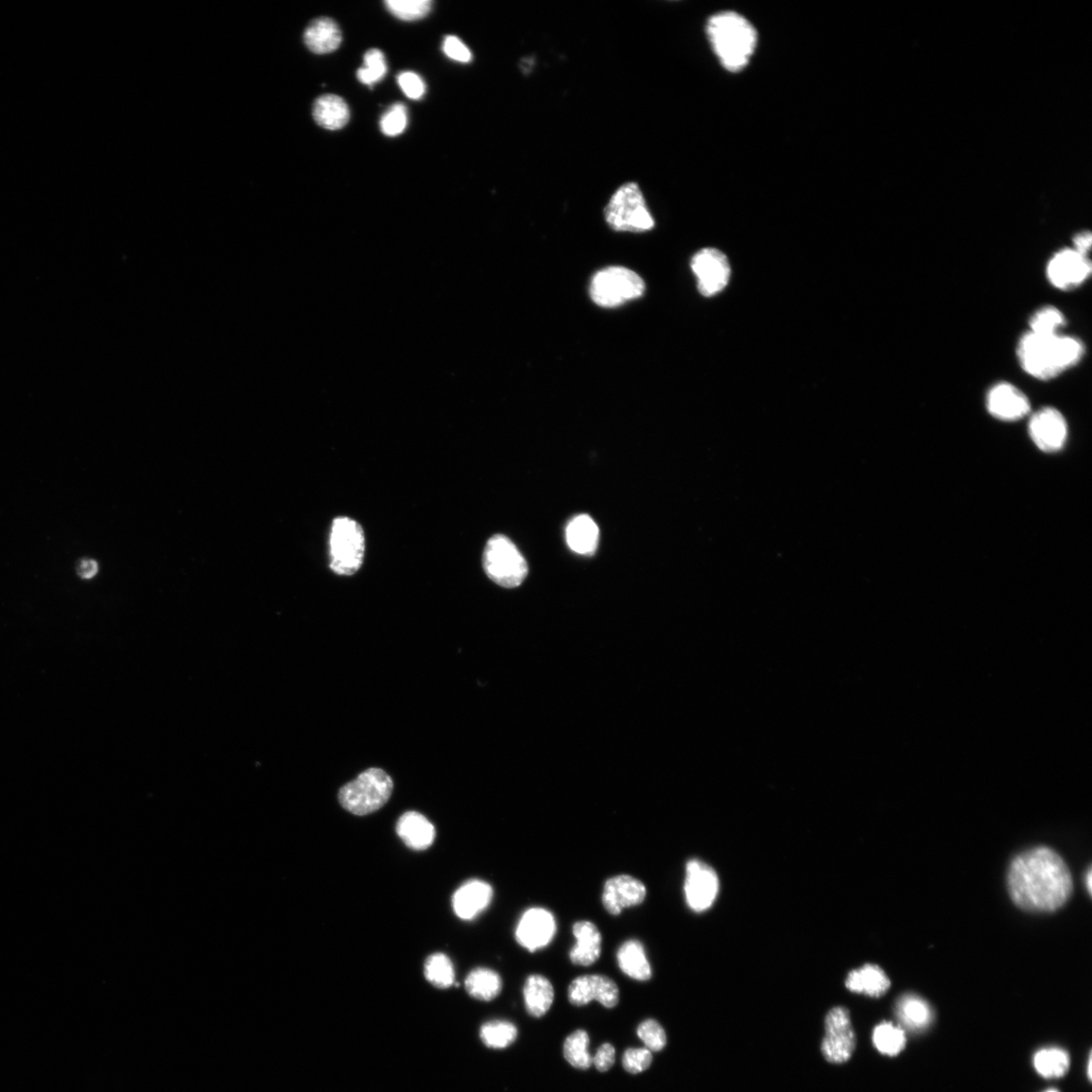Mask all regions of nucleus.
<instances>
[{
    "mask_svg": "<svg viewBox=\"0 0 1092 1092\" xmlns=\"http://www.w3.org/2000/svg\"><path fill=\"white\" fill-rule=\"evenodd\" d=\"M1008 887L1018 908L1050 912L1066 904L1073 884L1064 860L1053 849L1038 846L1021 853L1012 862Z\"/></svg>",
    "mask_w": 1092,
    "mask_h": 1092,
    "instance_id": "nucleus-1",
    "label": "nucleus"
},
{
    "mask_svg": "<svg viewBox=\"0 0 1092 1092\" xmlns=\"http://www.w3.org/2000/svg\"><path fill=\"white\" fill-rule=\"evenodd\" d=\"M1084 344L1077 337L1037 335L1028 332L1017 345L1022 370L1041 380L1053 379L1076 367L1084 356Z\"/></svg>",
    "mask_w": 1092,
    "mask_h": 1092,
    "instance_id": "nucleus-2",
    "label": "nucleus"
},
{
    "mask_svg": "<svg viewBox=\"0 0 1092 1092\" xmlns=\"http://www.w3.org/2000/svg\"><path fill=\"white\" fill-rule=\"evenodd\" d=\"M707 34L721 64L732 73L747 66L757 46V32L743 16L726 11L714 15Z\"/></svg>",
    "mask_w": 1092,
    "mask_h": 1092,
    "instance_id": "nucleus-3",
    "label": "nucleus"
},
{
    "mask_svg": "<svg viewBox=\"0 0 1092 1092\" xmlns=\"http://www.w3.org/2000/svg\"><path fill=\"white\" fill-rule=\"evenodd\" d=\"M604 217L616 232L646 233L655 225L643 190L633 182L623 183L615 190L605 207Z\"/></svg>",
    "mask_w": 1092,
    "mask_h": 1092,
    "instance_id": "nucleus-4",
    "label": "nucleus"
},
{
    "mask_svg": "<svg viewBox=\"0 0 1092 1092\" xmlns=\"http://www.w3.org/2000/svg\"><path fill=\"white\" fill-rule=\"evenodd\" d=\"M393 790L392 778L384 770L371 768L340 789L339 803L355 816H368L389 802Z\"/></svg>",
    "mask_w": 1092,
    "mask_h": 1092,
    "instance_id": "nucleus-5",
    "label": "nucleus"
},
{
    "mask_svg": "<svg viewBox=\"0 0 1092 1092\" xmlns=\"http://www.w3.org/2000/svg\"><path fill=\"white\" fill-rule=\"evenodd\" d=\"M646 283L639 274L623 267L605 268L590 284L592 301L601 308H618L644 296Z\"/></svg>",
    "mask_w": 1092,
    "mask_h": 1092,
    "instance_id": "nucleus-6",
    "label": "nucleus"
},
{
    "mask_svg": "<svg viewBox=\"0 0 1092 1092\" xmlns=\"http://www.w3.org/2000/svg\"><path fill=\"white\" fill-rule=\"evenodd\" d=\"M366 553V536L360 525L350 517H337L329 539L331 567L335 574L352 576L361 567Z\"/></svg>",
    "mask_w": 1092,
    "mask_h": 1092,
    "instance_id": "nucleus-7",
    "label": "nucleus"
},
{
    "mask_svg": "<svg viewBox=\"0 0 1092 1092\" xmlns=\"http://www.w3.org/2000/svg\"><path fill=\"white\" fill-rule=\"evenodd\" d=\"M485 574L497 585L512 589L524 583L528 566L515 545L505 535L491 537L482 554Z\"/></svg>",
    "mask_w": 1092,
    "mask_h": 1092,
    "instance_id": "nucleus-8",
    "label": "nucleus"
},
{
    "mask_svg": "<svg viewBox=\"0 0 1092 1092\" xmlns=\"http://www.w3.org/2000/svg\"><path fill=\"white\" fill-rule=\"evenodd\" d=\"M719 879L713 867L693 859L687 863L684 893L689 909L701 913L712 908L718 896Z\"/></svg>",
    "mask_w": 1092,
    "mask_h": 1092,
    "instance_id": "nucleus-9",
    "label": "nucleus"
},
{
    "mask_svg": "<svg viewBox=\"0 0 1092 1092\" xmlns=\"http://www.w3.org/2000/svg\"><path fill=\"white\" fill-rule=\"evenodd\" d=\"M1092 271L1088 256L1072 248L1056 252L1046 268L1049 283L1060 290H1072L1083 285Z\"/></svg>",
    "mask_w": 1092,
    "mask_h": 1092,
    "instance_id": "nucleus-10",
    "label": "nucleus"
},
{
    "mask_svg": "<svg viewBox=\"0 0 1092 1092\" xmlns=\"http://www.w3.org/2000/svg\"><path fill=\"white\" fill-rule=\"evenodd\" d=\"M691 268L697 277L698 289L704 297L716 296L730 282V263L717 249L706 248L696 253L692 259Z\"/></svg>",
    "mask_w": 1092,
    "mask_h": 1092,
    "instance_id": "nucleus-11",
    "label": "nucleus"
},
{
    "mask_svg": "<svg viewBox=\"0 0 1092 1092\" xmlns=\"http://www.w3.org/2000/svg\"><path fill=\"white\" fill-rule=\"evenodd\" d=\"M1029 432L1038 449L1045 453H1055L1066 443L1068 425L1060 411L1047 407L1032 416Z\"/></svg>",
    "mask_w": 1092,
    "mask_h": 1092,
    "instance_id": "nucleus-12",
    "label": "nucleus"
},
{
    "mask_svg": "<svg viewBox=\"0 0 1092 1092\" xmlns=\"http://www.w3.org/2000/svg\"><path fill=\"white\" fill-rule=\"evenodd\" d=\"M557 932V922L546 909L533 908L524 913L517 925L515 938L531 953L546 947Z\"/></svg>",
    "mask_w": 1092,
    "mask_h": 1092,
    "instance_id": "nucleus-13",
    "label": "nucleus"
},
{
    "mask_svg": "<svg viewBox=\"0 0 1092 1092\" xmlns=\"http://www.w3.org/2000/svg\"><path fill=\"white\" fill-rule=\"evenodd\" d=\"M619 988L610 977L598 974L583 975L568 986L567 999L575 1007H584L598 1001L606 1009H613L619 1002Z\"/></svg>",
    "mask_w": 1092,
    "mask_h": 1092,
    "instance_id": "nucleus-14",
    "label": "nucleus"
},
{
    "mask_svg": "<svg viewBox=\"0 0 1092 1092\" xmlns=\"http://www.w3.org/2000/svg\"><path fill=\"white\" fill-rule=\"evenodd\" d=\"M646 897L643 882L630 875H618L605 882L602 904L610 914L618 915L623 910L643 904Z\"/></svg>",
    "mask_w": 1092,
    "mask_h": 1092,
    "instance_id": "nucleus-15",
    "label": "nucleus"
},
{
    "mask_svg": "<svg viewBox=\"0 0 1092 1092\" xmlns=\"http://www.w3.org/2000/svg\"><path fill=\"white\" fill-rule=\"evenodd\" d=\"M986 406L988 412L1001 421H1017L1031 412L1027 395L1010 383L995 385L987 394Z\"/></svg>",
    "mask_w": 1092,
    "mask_h": 1092,
    "instance_id": "nucleus-16",
    "label": "nucleus"
},
{
    "mask_svg": "<svg viewBox=\"0 0 1092 1092\" xmlns=\"http://www.w3.org/2000/svg\"><path fill=\"white\" fill-rule=\"evenodd\" d=\"M494 891L489 883L470 880L462 884L454 895L456 914L464 921L474 920L492 903Z\"/></svg>",
    "mask_w": 1092,
    "mask_h": 1092,
    "instance_id": "nucleus-17",
    "label": "nucleus"
},
{
    "mask_svg": "<svg viewBox=\"0 0 1092 1092\" xmlns=\"http://www.w3.org/2000/svg\"><path fill=\"white\" fill-rule=\"evenodd\" d=\"M576 945L569 951V960L578 966H591L601 955L602 935L592 922L581 921L574 925Z\"/></svg>",
    "mask_w": 1092,
    "mask_h": 1092,
    "instance_id": "nucleus-18",
    "label": "nucleus"
},
{
    "mask_svg": "<svg viewBox=\"0 0 1092 1092\" xmlns=\"http://www.w3.org/2000/svg\"><path fill=\"white\" fill-rule=\"evenodd\" d=\"M396 834L413 849L428 848L436 840V828L421 813L409 811L396 824Z\"/></svg>",
    "mask_w": 1092,
    "mask_h": 1092,
    "instance_id": "nucleus-19",
    "label": "nucleus"
},
{
    "mask_svg": "<svg viewBox=\"0 0 1092 1092\" xmlns=\"http://www.w3.org/2000/svg\"><path fill=\"white\" fill-rule=\"evenodd\" d=\"M341 41V31L331 17H319L311 22L304 32L306 46L318 55L332 54L338 49Z\"/></svg>",
    "mask_w": 1092,
    "mask_h": 1092,
    "instance_id": "nucleus-20",
    "label": "nucleus"
},
{
    "mask_svg": "<svg viewBox=\"0 0 1092 1092\" xmlns=\"http://www.w3.org/2000/svg\"><path fill=\"white\" fill-rule=\"evenodd\" d=\"M846 987L855 994L879 997L888 993L890 980L879 966L867 964L847 975Z\"/></svg>",
    "mask_w": 1092,
    "mask_h": 1092,
    "instance_id": "nucleus-21",
    "label": "nucleus"
},
{
    "mask_svg": "<svg viewBox=\"0 0 1092 1092\" xmlns=\"http://www.w3.org/2000/svg\"><path fill=\"white\" fill-rule=\"evenodd\" d=\"M566 537L571 550L584 556H593L598 547L599 528L590 516L579 515L570 520Z\"/></svg>",
    "mask_w": 1092,
    "mask_h": 1092,
    "instance_id": "nucleus-22",
    "label": "nucleus"
},
{
    "mask_svg": "<svg viewBox=\"0 0 1092 1092\" xmlns=\"http://www.w3.org/2000/svg\"><path fill=\"white\" fill-rule=\"evenodd\" d=\"M617 962L622 973L632 979L648 981L653 976L645 947L637 940H630L621 945L617 952Z\"/></svg>",
    "mask_w": 1092,
    "mask_h": 1092,
    "instance_id": "nucleus-23",
    "label": "nucleus"
},
{
    "mask_svg": "<svg viewBox=\"0 0 1092 1092\" xmlns=\"http://www.w3.org/2000/svg\"><path fill=\"white\" fill-rule=\"evenodd\" d=\"M313 117L316 123L327 130H340L348 125L351 112L348 103L335 95H324L318 97L313 107Z\"/></svg>",
    "mask_w": 1092,
    "mask_h": 1092,
    "instance_id": "nucleus-24",
    "label": "nucleus"
},
{
    "mask_svg": "<svg viewBox=\"0 0 1092 1092\" xmlns=\"http://www.w3.org/2000/svg\"><path fill=\"white\" fill-rule=\"evenodd\" d=\"M524 997L528 1015L536 1018L543 1017L550 1010L553 1003V986L543 975H530L524 988Z\"/></svg>",
    "mask_w": 1092,
    "mask_h": 1092,
    "instance_id": "nucleus-25",
    "label": "nucleus"
},
{
    "mask_svg": "<svg viewBox=\"0 0 1092 1092\" xmlns=\"http://www.w3.org/2000/svg\"><path fill=\"white\" fill-rule=\"evenodd\" d=\"M896 1014L907 1028L914 1031L928 1028L932 1020L930 1004L914 995H906L898 999Z\"/></svg>",
    "mask_w": 1092,
    "mask_h": 1092,
    "instance_id": "nucleus-26",
    "label": "nucleus"
},
{
    "mask_svg": "<svg viewBox=\"0 0 1092 1092\" xmlns=\"http://www.w3.org/2000/svg\"><path fill=\"white\" fill-rule=\"evenodd\" d=\"M465 988L476 999L491 1001L502 992V979L494 970L477 968L466 977Z\"/></svg>",
    "mask_w": 1092,
    "mask_h": 1092,
    "instance_id": "nucleus-27",
    "label": "nucleus"
},
{
    "mask_svg": "<svg viewBox=\"0 0 1092 1092\" xmlns=\"http://www.w3.org/2000/svg\"><path fill=\"white\" fill-rule=\"evenodd\" d=\"M856 1048V1036L852 1029L836 1033H825L822 1044L824 1059L835 1064L846 1062Z\"/></svg>",
    "mask_w": 1092,
    "mask_h": 1092,
    "instance_id": "nucleus-28",
    "label": "nucleus"
},
{
    "mask_svg": "<svg viewBox=\"0 0 1092 1092\" xmlns=\"http://www.w3.org/2000/svg\"><path fill=\"white\" fill-rule=\"evenodd\" d=\"M1034 1066L1043 1078H1061L1070 1067V1057L1060 1048H1045L1035 1055Z\"/></svg>",
    "mask_w": 1092,
    "mask_h": 1092,
    "instance_id": "nucleus-29",
    "label": "nucleus"
},
{
    "mask_svg": "<svg viewBox=\"0 0 1092 1092\" xmlns=\"http://www.w3.org/2000/svg\"><path fill=\"white\" fill-rule=\"evenodd\" d=\"M480 1038L488 1048L506 1049L516 1041L518 1029L508 1020H490L482 1026Z\"/></svg>",
    "mask_w": 1092,
    "mask_h": 1092,
    "instance_id": "nucleus-30",
    "label": "nucleus"
},
{
    "mask_svg": "<svg viewBox=\"0 0 1092 1092\" xmlns=\"http://www.w3.org/2000/svg\"><path fill=\"white\" fill-rule=\"evenodd\" d=\"M590 1038L585 1030L571 1033L564 1043L565 1060L569 1065L580 1070H587L593 1064V1057L589 1052Z\"/></svg>",
    "mask_w": 1092,
    "mask_h": 1092,
    "instance_id": "nucleus-31",
    "label": "nucleus"
},
{
    "mask_svg": "<svg viewBox=\"0 0 1092 1092\" xmlns=\"http://www.w3.org/2000/svg\"><path fill=\"white\" fill-rule=\"evenodd\" d=\"M873 1043L881 1054L894 1057L906 1048L907 1036L904 1029L886 1021L875 1028Z\"/></svg>",
    "mask_w": 1092,
    "mask_h": 1092,
    "instance_id": "nucleus-32",
    "label": "nucleus"
},
{
    "mask_svg": "<svg viewBox=\"0 0 1092 1092\" xmlns=\"http://www.w3.org/2000/svg\"><path fill=\"white\" fill-rule=\"evenodd\" d=\"M1029 323L1030 332L1037 335L1053 336L1060 334L1066 319L1059 308L1046 306L1037 310Z\"/></svg>",
    "mask_w": 1092,
    "mask_h": 1092,
    "instance_id": "nucleus-33",
    "label": "nucleus"
},
{
    "mask_svg": "<svg viewBox=\"0 0 1092 1092\" xmlns=\"http://www.w3.org/2000/svg\"><path fill=\"white\" fill-rule=\"evenodd\" d=\"M424 974L431 984L439 988H448L455 983L454 965L443 954H435L426 960Z\"/></svg>",
    "mask_w": 1092,
    "mask_h": 1092,
    "instance_id": "nucleus-34",
    "label": "nucleus"
},
{
    "mask_svg": "<svg viewBox=\"0 0 1092 1092\" xmlns=\"http://www.w3.org/2000/svg\"><path fill=\"white\" fill-rule=\"evenodd\" d=\"M388 11L398 20L413 22L423 19L432 10L431 0H387Z\"/></svg>",
    "mask_w": 1092,
    "mask_h": 1092,
    "instance_id": "nucleus-35",
    "label": "nucleus"
},
{
    "mask_svg": "<svg viewBox=\"0 0 1092 1092\" xmlns=\"http://www.w3.org/2000/svg\"><path fill=\"white\" fill-rule=\"evenodd\" d=\"M364 65L358 69L357 78L363 84L373 86L383 79L388 72L387 62L383 52L371 49L364 55Z\"/></svg>",
    "mask_w": 1092,
    "mask_h": 1092,
    "instance_id": "nucleus-36",
    "label": "nucleus"
},
{
    "mask_svg": "<svg viewBox=\"0 0 1092 1092\" xmlns=\"http://www.w3.org/2000/svg\"><path fill=\"white\" fill-rule=\"evenodd\" d=\"M637 1036L651 1052H660L667 1045V1035L660 1022L649 1018L637 1028Z\"/></svg>",
    "mask_w": 1092,
    "mask_h": 1092,
    "instance_id": "nucleus-37",
    "label": "nucleus"
},
{
    "mask_svg": "<svg viewBox=\"0 0 1092 1092\" xmlns=\"http://www.w3.org/2000/svg\"><path fill=\"white\" fill-rule=\"evenodd\" d=\"M408 124V112L403 103H395L380 118V130L386 136L401 135Z\"/></svg>",
    "mask_w": 1092,
    "mask_h": 1092,
    "instance_id": "nucleus-38",
    "label": "nucleus"
},
{
    "mask_svg": "<svg viewBox=\"0 0 1092 1092\" xmlns=\"http://www.w3.org/2000/svg\"><path fill=\"white\" fill-rule=\"evenodd\" d=\"M653 1063V1054L647 1048H630L624 1052L622 1066L631 1074H639L648 1070Z\"/></svg>",
    "mask_w": 1092,
    "mask_h": 1092,
    "instance_id": "nucleus-39",
    "label": "nucleus"
},
{
    "mask_svg": "<svg viewBox=\"0 0 1092 1092\" xmlns=\"http://www.w3.org/2000/svg\"><path fill=\"white\" fill-rule=\"evenodd\" d=\"M397 83L403 93L411 99L421 98L426 91L422 78L414 73L406 72L397 75Z\"/></svg>",
    "mask_w": 1092,
    "mask_h": 1092,
    "instance_id": "nucleus-40",
    "label": "nucleus"
},
{
    "mask_svg": "<svg viewBox=\"0 0 1092 1092\" xmlns=\"http://www.w3.org/2000/svg\"><path fill=\"white\" fill-rule=\"evenodd\" d=\"M442 49L448 58L457 62L470 63L473 60L469 47L456 36H447L443 41Z\"/></svg>",
    "mask_w": 1092,
    "mask_h": 1092,
    "instance_id": "nucleus-41",
    "label": "nucleus"
},
{
    "mask_svg": "<svg viewBox=\"0 0 1092 1092\" xmlns=\"http://www.w3.org/2000/svg\"><path fill=\"white\" fill-rule=\"evenodd\" d=\"M852 1029L851 1017L842 1007L831 1010L825 1017V1033L842 1032Z\"/></svg>",
    "mask_w": 1092,
    "mask_h": 1092,
    "instance_id": "nucleus-42",
    "label": "nucleus"
},
{
    "mask_svg": "<svg viewBox=\"0 0 1092 1092\" xmlns=\"http://www.w3.org/2000/svg\"><path fill=\"white\" fill-rule=\"evenodd\" d=\"M616 1051L610 1043H604L593 1057V1064L599 1072L610 1071L615 1063Z\"/></svg>",
    "mask_w": 1092,
    "mask_h": 1092,
    "instance_id": "nucleus-43",
    "label": "nucleus"
},
{
    "mask_svg": "<svg viewBox=\"0 0 1092 1092\" xmlns=\"http://www.w3.org/2000/svg\"><path fill=\"white\" fill-rule=\"evenodd\" d=\"M1092 245V235L1090 232H1081L1073 238V248L1077 252L1088 256Z\"/></svg>",
    "mask_w": 1092,
    "mask_h": 1092,
    "instance_id": "nucleus-44",
    "label": "nucleus"
},
{
    "mask_svg": "<svg viewBox=\"0 0 1092 1092\" xmlns=\"http://www.w3.org/2000/svg\"><path fill=\"white\" fill-rule=\"evenodd\" d=\"M98 571V565L94 560H84L77 568V573L84 580L93 579Z\"/></svg>",
    "mask_w": 1092,
    "mask_h": 1092,
    "instance_id": "nucleus-45",
    "label": "nucleus"
},
{
    "mask_svg": "<svg viewBox=\"0 0 1092 1092\" xmlns=\"http://www.w3.org/2000/svg\"><path fill=\"white\" fill-rule=\"evenodd\" d=\"M1086 884H1087V889L1090 892L1091 891V871L1090 870L1087 873Z\"/></svg>",
    "mask_w": 1092,
    "mask_h": 1092,
    "instance_id": "nucleus-46",
    "label": "nucleus"
},
{
    "mask_svg": "<svg viewBox=\"0 0 1092 1092\" xmlns=\"http://www.w3.org/2000/svg\"><path fill=\"white\" fill-rule=\"evenodd\" d=\"M1087 1067H1088V1068H1087V1070H1088V1073H1087V1074H1088V1079H1089V1080H1091V1057H1089V1060H1088V1066H1087Z\"/></svg>",
    "mask_w": 1092,
    "mask_h": 1092,
    "instance_id": "nucleus-47",
    "label": "nucleus"
},
{
    "mask_svg": "<svg viewBox=\"0 0 1092 1092\" xmlns=\"http://www.w3.org/2000/svg\"><path fill=\"white\" fill-rule=\"evenodd\" d=\"M1046 1092H1059V1091H1057V1090H1054V1089H1051V1090H1048V1091H1046Z\"/></svg>",
    "mask_w": 1092,
    "mask_h": 1092,
    "instance_id": "nucleus-48",
    "label": "nucleus"
}]
</instances>
